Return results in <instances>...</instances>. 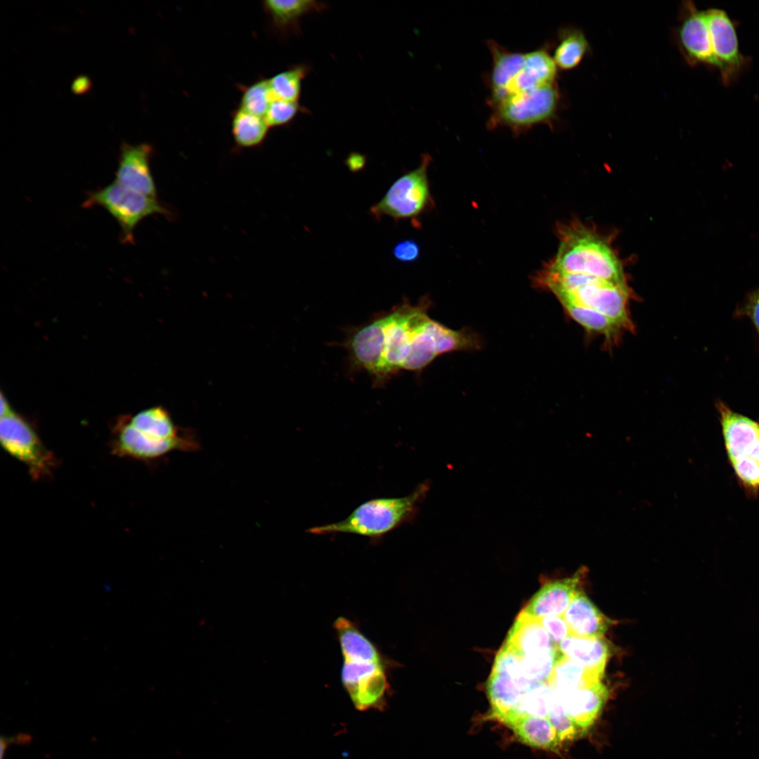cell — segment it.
<instances>
[{
  "mask_svg": "<svg viewBox=\"0 0 759 759\" xmlns=\"http://www.w3.org/2000/svg\"><path fill=\"white\" fill-rule=\"evenodd\" d=\"M705 11L718 70L727 85L746 67L748 59L740 51L734 23L727 12L717 8Z\"/></svg>",
  "mask_w": 759,
  "mask_h": 759,
  "instance_id": "cell-10",
  "label": "cell"
},
{
  "mask_svg": "<svg viewBox=\"0 0 759 759\" xmlns=\"http://www.w3.org/2000/svg\"><path fill=\"white\" fill-rule=\"evenodd\" d=\"M310 72L306 64H299L288 67L268 79L273 100H284L298 101L301 91L302 82Z\"/></svg>",
  "mask_w": 759,
  "mask_h": 759,
  "instance_id": "cell-28",
  "label": "cell"
},
{
  "mask_svg": "<svg viewBox=\"0 0 759 759\" xmlns=\"http://www.w3.org/2000/svg\"><path fill=\"white\" fill-rule=\"evenodd\" d=\"M559 244L544 266L628 284L623 264L608 240L578 221L558 226Z\"/></svg>",
  "mask_w": 759,
  "mask_h": 759,
  "instance_id": "cell-3",
  "label": "cell"
},
{
  "mask_svg": "<svg viewBox=\"0 0 759 759\" xmlns=\"http://www.w3.org/2000/svg\"><path fill=\"white\" fill-rule=\"evenodd\" d=\"M567 315L586 332L602 335L612 344L625 330L614 320L596 311L573 304H562Z\"/></svg>",
  "mask_w": 759,
  "mask_h": 759,
  "instance_id": "cell-26",
  "label": "cell"
},
{
  "mask_svg": "<svg viewBox=\"0 0 759 759\" xmlns=\"http://www.w3.org/2000/svg\"><path fill=\"white\" fill-rule=\"evenodd\" d=\"M273 98L268 79H260L241 87L239 108L254 115L264 117Z\"/></svg>",
  "mask_w": 759,
  "mask_h": 759,
  "instance_id": "cell-30",
  "label": "cell"
},
{
  "mask_svg": "<svg viewBox=\"0 0 759 759\" xmlns=\"http://www.w3.org/2000/svg\"><path fill=\"white\" fill-rule=\"evenodd\" d=\"M341 679L354 706L360 711L377 708L388 692L384 663L344 661Z\"/></svg>",
  "mask_w": 759,
  "mask_h": 759,
  "instance_id": "cell-11",
  "label": "cell"
},
{
  "mask_svg": "<svg viewBox=\"0 0 759 759\" xmlns=\"http://www.w3.org/2000/svg\"><path fill=\"white\" fill-rule=\"evenodd\" d=\"M742 313L751 320L759 334V289L750 293L746 298Z\"/></svg>",
  "mask_w": 759,
  "mask_h": 759,
  "instance_id": "cell-35",
  "label": "cell"
},
{
  "mask_svg": "<svg viewBox=\"0 0 759 759\" xmlns=\"http://www.w3.org/2000/svg\"><path fill=\"white\" fill-rule=\"evenodd\" d=\"M557 647L566 657L580 663L601 677L604 676L611 653L609 642L606 639L602 637H580L569 634Z\"/></svg>",
  "mask_w": 759,
  "mask_h": 759,
  "instance_id": "cell-21",
  "label": "cell"
},
{
  "mask_svg": "<svg viewBox=\"0 0 759 759\" xmlns=\"http://www.w3.org/2000/svg\"><path fill=\"white\" fill-rule=\"evenodd\" d=\"M344 661L384 663L375 645L354 623L343 616L333 623Z\"/></svg>",
  "mask_w": 759,
  "mask_h": 759,
  "instance_id": "cell-22",
  "label": "cell"
},
{
  "mask_svg": "<svg viewBox=\"0 0 759 759\" xmlns=\"http://www.w3.org/2000/svg\"><path fill=\"white\" fill-rule=\"evenodd\" d=\"M602 677L565 656L558 661L547 682L554 692H564L601 682Z\"/></svg>",
  "mask_w": 759,
  "mask_h": 759,
  "instance_id": "cell-25",
  "label": "cell"
},
{
  "mask_svg": "<svg viewBox=\"0 0 759 759\" xmlns=\"http://www.w3.org/2000/svg\"><path fill=\"white\" fill-rule=\"evenodd\" d=\"M89 80L84 77H79L76 79L73 83V90L77 93L84 92L85 90H88L89 88Z\"/></svg>",
  "mask_w": 759,
  "mask_h": 759,
  "instance_id": "cell-37",
  "label": "cell"
},
{
  "mask_svg": "<svg viewBox=\"0 0 759 759\" xmlns=\"http://www.w3.org/2000/svg\"><path fill=\"white\" fill-rule=\"evenodd\" d=\"M263 8L274 31L287 36L299 33L301 19L325 10L327 4L314 0H266L263 1Z\"/></svg>",
  "mask_w": 759,
  "mask_h": 759,
  "instance_id": "cell-18",
  "label": "cell"
},
{
  "mask_svg": "<svg viewBox=\"0 0 759 759\" xmlns=\"http://www.w3.org/2000/svg\"><path fill=\"white\" fill-rule=\"evenodd\" d=\"M677 39L681 52L690 65H704L718 70L705 11L691 1L684 2Z\"/></svg>",
  "mask_w": 759,
  "mask_h": 759,
  "instance_id": "cell-12",
  "label": "cell"
},
{
  "mask_svg": "<svg viewBox=\"0 0 759 759\" xmlns=\"http://www.w3.org/2000/svg\"><path fill=\"white\" fill-rule=\"evenodd\" d=\"M487 46L492 56L489 77V105L492 106L503 99L507 87L524 64L525 53L510 51L491 39L487 41Z\"/></svg>",
  "mask_w": 759,
  "mask_h": 759,
  "instance_id": "cell-19",
  "label": "cell"
},
{
  "mask_svg": "<svg viewBox=\"0 0 759 759\" xmlns=\"http://www.w3.org/2000/svg\"><path fill=\"white\" fill-rule=\"evenodd\" d=\"M303 112L305 108L298 101L276 99L271 102L264 117L268 126L272 128L290 124Z\"/></svg>",
  "mask_w": 759,
  "mask_h": 759,
  "instance_id": "cell-32",
  "label": "cell"
},
{
  "mask_svg": "<svg viewBox=\"0 0 759 759\" xmlns=\"http://www.w3.org/2000/svg\"><path fill=\"white\" fill-rule=\"evenodd\" d=\"M554 694L566 713L584 734L600 715L609 692L602 682H598Z\"/></svg>",
  "mask_w": 759,
  "mask_h": 759,
  "instance_id": "cell-15",
  "label": "cell"
},
{
  "mask_svg": "<svg viewBox=\"0 0 759 759\" xmlns=\"http://www.w3.org/2000/svg\"><path fill=\"white\" fill-rule=\"evenodd\" d=\"M589 50V43L583 32L576 28L564 29L559 33L553 59L557 68L569 70L580 64Z\"/></svg>",
  "mask_w": 759,
  "mask_h": 759,
  "instance_id": "cell-27",
  "label": "cell"
},
{
  "mask_svg": "<svg viewBox=\"0 0 759 759\" xmlns=\"http://www.w3.org/2000/svg\"><path fill=\"white\" fill-rule=\"evenodd\" d=\"M82 206L105 209L119 226L120 240L124 244L134 243V230L145 218L153 214L167 217L172 215L157 198L131 190L115 181L89 191Z\"/></svg>",
  "mask_w": 759,
  "mask_h": 759,
  "instance_id": "cell-7",
  "label": "cell"
},
{
  "mask_svg": "<svg viewBox=\"0 0 759 759\" xmlns=\"http://www.w3.org/2000/svg\"><path fill=\"white\" fill-rule=\"evenodd\" d=\"M725 446L737 479L750 491L759 490V422L717 404Z\"/></svg>",
  "mask_w": 759,
  "mask_h": 759,
  "instance_id": "cell-5",
  "label": "cell"
},
{
  "mask_svg": "<svg viewBox=\"0 0 759 759\" xmlns=\"http://www.w3.org/2000/svg\"><path fill=\"white\" fill-rule=\"evenodd\" d=\"M431 156L424 154L419 166L403 174L389 186L384 196L370 209L377 220L384 216L394 221L415 219L431 202L427 170Z\"/></svg>",
  "mask_w": 759,
  "mask_h": 759,
  "instance_id": "cell-9",
  "label": "cell"
},
{
  "mask_svg": "<svg viewBox=\"0 0 759 759\" xmlns=\"http://www.w3.org/2000/svg\"><path fill=\"white\" fill-rule=\"evenodd\" d=\"M345 163L351 171L358 172L365 167L366 158L361 153H352L348 156Z\"/></svg>",
  "mask_w": 759,
  "mask_h": 759,
  "instance_id": "cell-36",
  "label": "cell"
},
{
  "mask_svg": "<svg viewBox=\"0 0 759 759\" xmlns=\"http://www.w3.org/2000/svg\"><path fill=\"white\" fill-rule=\"evenodd\" d=\"M538 620L557 645L569 635V629L563 616H547Z\"/></svg>",
  "mask_w": 759,
  "mask_h": 759,
  "instance_id": "cell-33",
  "label": "cell"
},
{
  "mask_svg": "<svg viewBox=\"0 0 759 759\" xmlns=\"http://www.w3.org/2000/svg\"><path fill=\"white\" fill-rule=\"evenodd\" d=\"M505 643L521 656L533 654L557 645L538 618L521 611L509 631Z\"/></svg>",
  "mask_w": 759,
  "mask_h": 759,
  "instance_id": "cell-20",
  "label": "cell"
},
{
  "mask_svg": "<svg viewBox=\"0 0 759 759\" xmlns=\"http://www.w3.org/2000/svg\"><path fill=\"white\" fill-rule=\"evenodd\" d=\"M510 728L522 742L532 747L560 748L557 732L548 718L526 716L517 720Z\"/></svg>",
  "mask_w": 759,
  "mask_h": 759,
  "instance_id": "cell-23",
  "label": "cell"
},
{
  "mask_svg": "<svg viewBox=\"0 0 759 759\" xmlns=\"http://www.w3.org/2000/svg\"><path fill=\"white\" fill-rule=\"evenodd\" d=\"M420 254L419 245L410 239L399 241L392 249L394 259L402 263H411L416 261Z\"/></svg>",
  "mask_w": 759,
  "mask_h": 759,
  "instance_id": "cell-34",
  "label": "cell"
},
{
  "mask_svg": "<svg viewBox=\"0 0 759 759\" xmlns=\"http://www.w3.org/2000/svg\"><path fill=\"white\" fill-rule=\"evenodd\" d=\"M0 415V441L5 451L21 462L34 480L51 477L58 461L32 424L11 408Z\"/></svg>",
  "mask_w": 759,
  "mask_h": 759,
  "instance_id": "cell-8",
  "label": "cell"
},
{
  "mask_svg": "<svg viewBox=\"0 0 759 759\" xmlns=\"http://www.w3.org/2000/svg\"><path fill=\"white\" fill-rule=\"evenodd\" d=\"M563 616L569 634L580 637H602L613 623L581 590L576 591Z\"/></svg>",
  "mask_w": 759,
  "mask_h": 759,
  "instance_id": "cell-17",
  "label": "cell"
},
{
  "mask_svg": "<svg viewBox=\"0 0 759 759\" xmlns=\"http://www.w3.org/2000/svg\"><path fill=\"white\" fill-rule=\"evenodd\" d=\"M560 103L557 83L508 96L491 106L490 129L504 126L515 134L540 124H550L556 117Z\"/></svg>",
  "mask_w": 759,
  "mask_h": 759,
  "instance_id": "cell-6",
  "label": "cell"
},
{
  "mask_svg": "<svg viewBox=\"0 0 759 759\" xmlns=\"http://www.w3.org/2000/svg\"><path fill=\"white\" fill-rule=\"evenodd\" d=\"M428 490L429 484L422 483L406 496L369 500L358 505L345 519L311 527L306 531L316 535L355 534L379 540L415 517Z\"/></svg>",
  "mask_w": 759,
  "mask_h": 759,
  "instance_id": "cell-4",
  "label": "cell"
},
{
  "mask_svg": "<svg viewBox=\"0 0 759 759\" xmlns=\"http://www.w3.org/2000/svg\"><path fill=\"white\" fill-rule=\"evenodd\" d=\"M563 656L558 647L533 654L521 656V675L531 682H547L554 668Z\"/></svg>",
  "mask_w": 759,
  "mask_h": 759,
  "instance_id": "cell-29",
  "label": "cell"
},
{
  "mask_svg": "<svg viewBox=\"0 0 759 759\" xmlns=\"http://www.w3.org/2000/svg\"><path fill=\"white\" fill-rule=\"evenodd\" d=\"M534 283L553 293L561 304H573L596 311L616 322L625 331L634 328L629 310L632 292L628 284L559 272L545 266L535 275Z\"/></svg>",
  "mask_w": 759,
  "mask_h": 759,
  "instance_id": "cell-2",
  "label": "cell"
},
{
  "mask_svg": "<svg viewBox=\"0 0 759 759\" xmlns=\"http://www.w3.org/2000/svg\"><path fill=\"white\" fill-rule=\"evenodd\" d=\"M231 134L236 145L250 148L261 145L267 136L269 126L264 117L238 108L231 115Z\"/></svg>",
  "mask_w": 759,
  "mask_h": 759,
  "instance_id": "cell-24",
  "label": "cell"
},
{
  "mask_svg": "<svg viewBox=\"0 0 759 759\" xmlns=\"http://www.w3.org/2000/svg\"><path fill=\"white\" fill-rule=\"evenodd\" d=\"M110 447L118 457L153 461L175 451H197L200 443L191 430L177 427L167 410L153 407L119 417Z\"/></svg>",
  "mask_w": 759,
  "mask_h": 759,
  "instance_id": "cell-1",
  "label": "cell"
},
{
  "mask_svg": "<svg viewBox=\"0 0 759 759\" xmlns=\"http://www.w3.org/2000/svg\"><path fill=\"white\" fill-rule=\"evenodd\" d=\"M585 574L586 568L582 567L571 577L545 584L522 611L538 619L563 616Z\"/></svg>",
  "mask_w": 759,
  "mask_h": 759,
  "instance_id": "cell-14",
  "label": "cell"
},
{
  "mask_svg": "<svg viewBox=\"0 0 759 759\" xmlns=\"http://www.w3.org/2000/svg\"><path fill=\"white\" fill-rule=\"evenodd\" d=\"M557 69L553 57L546 48L526 53L524 64L507 87L502 100L514 94L556 83Z\"/></svg>",
  "mask_w": 759,
  "mask_h": 759,
  "instance_id": "cell-16",
  "label": "cell"
},
{
  "mask_svg": "<svg viewBox=\"0 0 759 759\" xmlns=\"http://www.w3.org/2000/svg\"><path fill=\"white\" fill-rule=\"evenodd\" d=\"M548 719L555 729L560 748L564 743L570 742L584 734L566 713L557 696L549 713Z\"/></svg>",
  "mask_w": 759,
  "mask_h": 759,
  "instance_id": "cell-31",
  "label": "cell"
},
{
  "mask_svg": "<svg viewBox=\"0 0 759 759\" xmlns=\"http://www.w3.org/2000/svg\"><path fill=\"white\" fill-rule=\"evenodd\" d=\"M153 153L152 145L147 143L132 145L122 142L115 181L131 190L157 198V188L150 166Z\"/></svg>",
  "mask_w": 759,
  "mask_h": 759,
  "instance_id": "cell-13",
  "label": "cell"
}]
</instances>
